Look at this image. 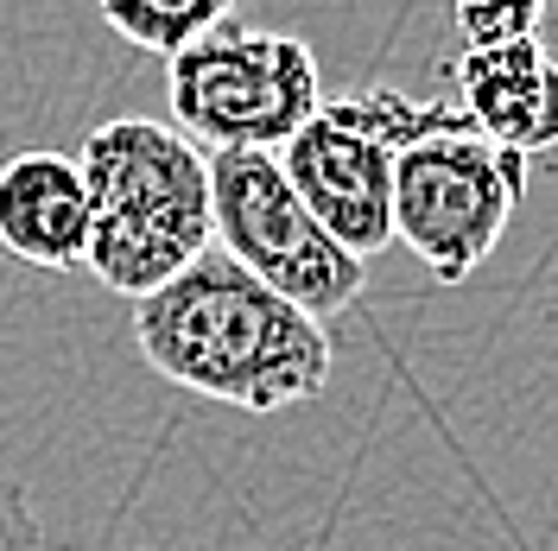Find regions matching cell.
Listing matches in <instances>:
<instances>
[{"mask_svg": "<svg viewBox=\"0 0 558 551\" xmlns=\"http://www.w3.org/2000/svg\"><path fill=\"white\" fill-rule=\"evenodd\" d=\"M134 343L153 375L235 413L305 406L337 368L330 330L312 310L222 247H204L184 273L134 298Z\"/></svg>", "mask_w": 558, "mask_h": 551, "instance_id": "6da1fadb", "label": "cell"}, {"mask_svg": "<svg viewBox=\"0 0 558 551\" xmlns=\"http://www.w3.org/2000/svg\"><path fill=\"white\" fill-rule=\"evenodd\" d=\"M89 184V254L83 267L121 298H146L153 285L184 273L216 247L209 204V152L184 127L121 114L102 121L76 152Z\"/></svg>", "mask_w": 558, "mask_h": 551, "instance_id": "7a4b0ae2", "label": "cell"}, {"mask_svg": "<svg viewBox=\"0 0 558 551\" xmlns=\"http://www.w3.org/2000/svg\"><path fill=\"white\" fill-rule=\"evenodd\" d=\"M172 121L204 152H279L324 102L317 51L235 13L166 58Z\"/></svg>", "mask_w": 558, "mask_h": 551, "instance_id": "3957f363", "label": "cell"}, {"mask_svg": "<svg viewBox=\"0 0 558 551\" xmlns=\"http://www.w3.org/2000/svg\"><path fill=\"white\" fill-rule=\"evenodd\" d=\"M445 114L451 102H413L387 83L324 96L312 121L279 146V166L355 260H375L393 242V166Z\"/></svg>", "mask_w": 558, "mask_h": 551, "instance_id": "277c9868", "label": "cell"}, {"mask_svg": "<svg viewBox=\"0 0 558 551\" xmlns=\"http://www.w3.org/2000/svg\"><path fill=\"white\" fill-rule=\"evenodd\" d=\"M526 197V159L483 139L463 114H445L393 166V242L418 254L432 279H470L501 247Z\"/></svg>", "mask_w": 558, "mask_h": 551, "instance_id": "5b68a950", "label": "cell"}, {"mask_svg": "<svg viewBox=\"0 0 558 551\" xmlns=\"http://www.w3.org/2000/svg\"><path fill=\"white\" fill-rule=\"evenodd\" d=\"M209 204H216V247L235 254L317 323L343 317L362 298L368 260H355L312 204L292 191L279 152H209Z\"/></svg>", "mask_w": 558, "mask_h": 551, "instance_id": "8992f818", "label": "cell"}, {"mask_svg": "<svg viewBox=\"0 0 558 551\" xmlns=\"http://www.w3.org/2000/svg\"><path fill=\"white\" fill-rule=\"evenodd\" d=\"M457 114L508 152H553L558 146V58L539 38L508 45H463L451 64Z\"/></svg>", "mask_w": 558, "mask_h": 551, "instance_id": "52a82bcc", "label": "cell"}, {"mask_svg": "<svg viewBox=\"0 0 558 551\" xmlns=\"http://www.w3.org/2000/svg\"><path fill=\"white\" fill-rule=\"evenodd\" d=\"M0 254L70 273L89 254V184L76 152H13L0 166Z\"/></svg>", "mask_w": 558, "mask_h": 551, "instance_id": "ba28073f", "label": "cell"}, {"mask_svg": "<svg viewBox=\"0 0 558 551\" xmlns=\"http://www.w3.org/2000/svg\"><path fill=\"white\" fill-rule=\"evenodd\" d=\"M102 26L114 38H128L134 51H159L172 58L191 38H204L209 26H222L235 13V0H96Z\"/></svg>", "mask_w": 558, "mask_h": 551, "instance_id": "9c48e42d", "label": "cell"}, {"mask_svg": "<svg viewBox=\"0 0 558 551\" xmlns=\"http://www.w3.org/2000/svg\"><path fill=\"white\" fill-rule=\"evenodd\" d=\"M451 20L463 45H508V38H539L546 0H451Z\"/></svg>", "mask_w": 558, "mask_h": 551, "instance_id": "30bf717a", "label": "cell"}, {"mask_svg": "<svg viewBox=\"0 0 558 551\" xmlns=\"http://www.w3.org/2000/svg\"><path fill=\"white\" fill-rule=\"evenodd\" d=\"M0 551H51L33 501H26V488L7 482V476H0Z\"/></svg>", "mask_w": 558, "mask_h": 551, "instance_id": "8fae6325", "label": "cell"}]
</instances>
